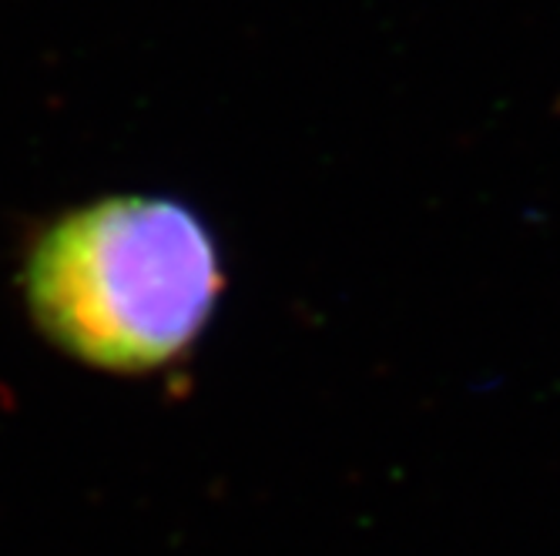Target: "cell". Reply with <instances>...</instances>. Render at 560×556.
I'll return each instance as SVG.
<instances>
[{
	"instance_id": "obj_1",
	"label": "cell",
	"mask_w": 560,
	"mask_h": 556,
	"mask_svg": "<svg viewBox=\"0 0 560 556\" xmlns=\"http://www.w3.org/2000/svg\"><path fill=\"white\" fill-rule=\"evenodd\" d=\"M209 232L175 201L115 198L81 209L34 248L27 292L44 332L105 369L168 363L215 309Z\"/></svg>"
}]
</instances>
